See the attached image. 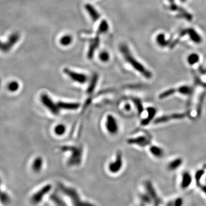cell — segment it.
Masks as SVG:
<instances>
[{"label": "cell", "instance_id": "6da1fadb", "mask_svg": "<svg viewBox=\"0 0 206 206\" xmlns=\"http://www.w3.org/2000/svg\"><path fill=\"white\" fill-rule=\"evenodd\" d=\"M57 189L71 206H96L94 203L83 199L75 188L59 183Z\"/></svg>", "mask_w": 206, "mask_h": 206}, {"label": "cell", "instance_id": "7a4b0ae2", "mask_svg": "<svg viewBox=\"0 0 206 206\" xmlns=\"http://www.w3.org/2000/svg\"><path fill=\"white\" fill-rule=\"evenodd\" d=\"M119 48L120 52L123 56L124 57L125 61L130 64L135 70L139 72L140 73H141L146 78L152 77V73H151L148 69H147L142 64L139 63V61L133 57L128 46L125 44H121Z\"/></svg>", "mask_w": 206, "mask_h": 206}, {"label": "cell", "instance_id": "3957f363", "mask_svg": "<svg viewBox=\"0 0 206 206\" xmlns=\"http://www.w3.org/2000/svg\"><path fill=\"white\" fill-rule=\"evenodd\" d=\"M61 150L63 152L70 151L71 155L68 160L69 166H78L82 163V149L77 146H63Z\"/></svg>", "mask_w": 206, "mask_h": 206}, {"label": "cell", "instance_id": "277c9868", "mask_svg": "<svg viewBox=\"0 0 206 206\" xmlns=\"http://www.w3.org/2000/svg\"><path fill=\"white\" fill-rule=\"evenodd\" d=\"M51 190L52 185H46L43 186L42 188L39 189L32 195L30 197V202L33 205L39 204L43 202L45 198H46L45 196L49 194Z\"/></svg>", "mask_w": 206, "mask_h": 206}, {"label": "cell", "instance_id": "5b68a950", "mask_svg": "<svg viewBox=\"0 0 206 206\" xmlns=\"http://www.w3.org/2000/svg\"><path fill=\"white\" fill-rule=\"evenodd\" d=\"M50 202L53 206H69V203L60 192H54L49 195Z\"/></svg>", "mask_w": 206, "mask_h": 206}, {"label": "cell", "instance_id": "8992f818", "mask_svg": "<svg viewBox=\"0 0 206 206\" xmlns=\"http://www.w3.org/2000/svg\"><path fill=\"white\" fill-rule=\"evenodd\" d=\"M20 35L18 33H14L9 36L6 43H2L0 41V50L4 52H7L18 42L20 39Z\"/></svg>", "mask_w": 206, "mask_h": 206}, {"label": "cell", "instance_id": "52a82bcc", "mask_svg": "<svg viewBox=\"0 0 206 206\" xmlns=\"http://www.w3.org/2000/svg\"><path fill=\"white\" fill-rule=\"evenodd\" d=\"M63 71L64 73L71 78L73 81L80 84H84L88 79V76L85 74L73 71L68 68H64Z\"/></svg>", "mask_w": 206, "mask_h": 206}, {"label": "cell", "instance_id": "ba28073f", "mask_svg": "<svg viewBox=\"0 0 206 206\" xmlns=\"http://www.w3.org/2000/svg\"><path fill=\"white\" fill-rule=\"evenodd\" d=\"M40 99L43 105L46 107L52 114L54 115L59 114V108L57 107V104L54 103L52 100L50 98L47 94L43 93L40 96Z\"/></svg>", "mask_w": 206, "mask_h": 206}, {"label": "cell", "instance_id": "9c48e42d", "mask_svg": "<svg viewBox=\"0 0 206 206\" xmlns=\"http://www.w3.org/2000/svg\"><path fill=\"white\" fill-rule=\"evenodd\" d=\"M145 187L146 191H147V194L149 195L152 200H153V202L155 203V206H158L159 204L161 203V200L157 195L152 185L149 181H146L145 183Z\"/></svg>", "mask_w": 206, "mask_h": 206}, {"label": "cell", "instance_id": "30bf717a", "mask_svg": "<svg viewBox=\"0 0 206 206\" xmlns=\"http://www.w3.org/2000/svg\"><path fill=\"white\" fill-rule=\"evenodd\" d=\"M123 166L122 160V154L120 152H118L116 155V160L114 162L110 163L109 164L108 169L112 173H117L121 170Z\"/></svg>", "mask_w": 206, "mask_h": 206}, {"label": "cell", "instance_id": "8fae6325", "mask_svg": "<svg viewBox=\"0 0 206 206\" xmlns=\"http://www.w3.org/2000/svg\"><path fill=\"white\" fill-rule=\"evenodd\" d=\"M106 128L108 132L112 135L117 133L118 131V125L116 120L113 116L110 115H109L107 116Z\"/></svg>", "mask_w": 206, "mask_h": 206}, {"label": "cell", "instance_id": "7c38bea8", "mask_svg": "<svg viewBox=\"0 0 206 206\" xmlns=\"http://www.w3.org/2000/svg\"><path fill=\"white\" fill-rule=\"evenodd\" d=\"M100 42V40L99 35L97 34L94 38L90 40V44L87 54V56L89 59H92L93 57L95 50L99 46Z\"/></svg>", "mask_w": 206, "mask_h": 206}, {"label": "cell", "instance_id": "4fadbf2b", "mask_svg": "<svg viewBox=\"0 0 206 206\" xmlns=\"http://www.w3.org/2000/svg\"><path fill=\"white\" fill-rule=\"evenodd\" d=\"M127 143L129 144H136L141 147H144L149 144V141L147 137L142 136L136 138L129 139L127 140Z\"/></svg>", "mask_w": 206, "mask_h": 206}, {"label": "cell", "instance_id": "5bb4252c", "mask_svg": "<svg viewBox=\"0 0 206 206\" xmlns=\"http://www.w3.org/2000/svg\"><path fill=\"white\" fill-rule=\"evenodd\" d=\"M85 10L88 13L91 19L93 22L97 21L100 18V14L96 8L90 4H85Z\"/></svg>", "mask_w": 206, "mask_h": 206}, {"label": "cell", "instance_id": "9a60e30c", "mask_svg": "<svg viewBox=\"0 0 206 206\" xmlns=\"http://www.w3.org/2000/svg\"><path fill=\"white\" fill-rule=\"evenodd\" d=\"M192 178L191 175L188 172H185L181 176L180 187L182 190H186L192 183Z\"/></svg>", "mask_w": 206, "mask_h": 206}, {"label": "cell", "instance_id": "2e32d148", "mask_svg": "<svg viewBox=\"0 0 206 206\" xmlns=\"http://www.w3.org/2000/svg\"><path fill=\"white\" fill-rule=\"evenodd\" d=\"M57 107L61 110H75L78 109L80 106L79 103H67L60 101L57 104Z\"/></svg>", "mask_w": 206, "mask_h": 206}, {"label": "cell", "instance_id": "e0dca14e", "mask_svg": "<svg viewBox=\"0 0 206 206\" xmlns=\"http://www.w3.org/2000/svg\"><path fill=\"white\" fill-rule=\"evenodd\" d=\"M98 80H99V75H98L97 73H95L92 75L91 80L90 81V83H89L88 88L87 91V93H88V94L90 95V94H92L94 90H95V88H96Z\"/></svg>", "mask_w": 206, "mask_h": 206}, {"label": "cell", "instance_id": "ac0fdd59", "mask_svg": "<svg viewBox=\"0 0 206 206\" xmlns=\"http://www.w3.org/2000/svg\"><path fill=\"white\" fill-rule=\"evenodd\" d=\"M43 159L40 157H37L34 160L32 163V170L36 173H38L41 170V169L43 168Z\"/></svg>", "mask_w": 206, "mask_h": 206}, {"label": "cell", "instance_id": "d6986e66", "mask_svg": "<svg viewBox=\"0 0 206 206\" xmlns=\"http://www.w3.org/2000/svg\"><path fill=\"white\" fill-rule=\"evenodd\" d=\"M184 116H185L184 114H174V115H170V116H164L158 118L155 122L157 123H164V122L169 121V120H170L171 119H182L183 117H184Z\"/></svg>", "mask_w": 206, "mask_h": 206}, {"label": "cell", "instance_id": "ffe728a7", "mask_svg": "<svg viewBox=\"0 0 206 206\" xmlns=\"http://www.w3.org/2000/svg\"><path fill=\"white\" fill-rule=\"evenodd\" d=\"M187 34H188L194 43L199 44L202 42V38L194 29H187Z\"/></svg>", "mask_w": 206, "mask_h": 206}, {"label": "cell", "instance_id": "44dd1931", "mask_svg": "<svg viewBox=\"0 0 206 206\" xmlns=\"http://www.w3.org/2000/svg\"><path fill=\"white\" fill-rule=\"evenodd\" d=\"M108 30H109V24L108 22L105 20H103L100 23L96 34L100 36V35L106 33L108 31Z\"/></svg>", "mask_w": 206, "mask_h": 206}, {"label": "cell", "instance_id": "7402d4cb", "mask_svg": "<svg viewBox=\"0 0 206 206\" xmlns=\"http://www.w3.org/2000/svg\"><path fill=\"white\" fill-rule=\"evenodd\" d=\"M147 112H148V117H147V118L143 119L141 122V124L143 125H146L148 124L149 122L151 121V120H152L153 117H154L155 115L156 114L155 109L153 108L152 107L148 108H147Z\"/></svg>", "mask_w": 206, "mask_h": 206}, {"label": "cell", "instance_id": "603a6c76", "mask_svg": "<svg viewBox=\"0 0 206 206\" xmlns=\"http://www.w3.org/2000/svg\"><path fill=\"white\" fill-rule=\"evenodd\" d=\"M150 152L152 153L153 156L156 157L160 158L163 157V150L158 146H152L149 148Z\"/></svg>", "mask_w": 206, "mask_h": 206}, {"label": "cell", "instance_id": "cb8c5ba5", "mask_svg": "<svg viewBox=\"0 0 206 206\" xmlns=\"http://www.w3.org/2000/svg\"><path fill=\"white\" fill-rule=\"evenodd\" d=\"M183 163V160L180 158H177L175 160L171 161L170 163L168 164V169L170 171H175L178 168L181 166Z\"/></svg>", "mask_w": 206, "mask_h": 206}, {"label": "cell", "instance_id": "d4e9b609", "mask_svg": "<svg viewBox=\"0 0 206 206\" xmlns=\"http://www.w3.org/2000/svg\"><path fill=\"white\" fill-rule=\"evenodd\" d=\"M73 41V37L70 35H65L62 36L60 40V43L61 45L64 46H67L69 45Z\"/></svg>", "mask_w": 206, "mask_h": 206}, {"label": "cell", "instance_id": "484cf974", "mask_svg": "<svg viewBox=\"0 0 206 206\" xmlns=\"http://www.w3.org/2000/svg\"><path fill=\"white\" fill-rule=\"evenodd\" d=\"M11 198L9 194L6 192L1 191L0 192V202L3 205H8L11 203Z\"/></svg>", "mask_w": 206, "mask_h": 206}, {"label": "cell", "instance_id": "4316f807", "mask_svg": "<svg viewBox=\"0 0 206 206\" xmlns=\"http://www.w3.org/2000/svg\"><path fill=\"white\" fill-rule=\"evenodd\" d=\"M20 87L19 83L17 81L10 82L7 85V88L11 92H16L18 91Z\"/></svg>", "mask_w": 206, "mask_h": 206}, {"label": "cell", "instance_id": "83f0119b", "mask_svg": "<svg viewBox=\"0 0 206 206\" xmlns=\"http://www.w3.org/2000/svg\"><path fill=\"white\" fill-rule=\"evenodd\" d=\"M177 92L176 89H174V88H171V89H168L164 91L162 93H161L160 95H159V97L160 99H166L169 96L172 95L174 93Z\"/></svg>", "mask_w": 206, "mask_h": 206}, {"label": "cell", "instance_id": "f1b7e54d", "mask_svg": "<svg viewBox=\"0 0 206 206\" xmlns=\"http://www.w3.org/2000/svg\"><path fill=\"white\" fill-rule=\"evenodd\" d=\"M177 92L183 95H189L192 92V88L189 86H182L176 89Z\"/></svg>", "mask_w": 206, "mask_h": 206}, {"label": "cell", "instance_id": "f546056e", "mask_svg": "<svg viewBox=\"0 0 206 206\" xmlns=\"http://www.w3.org/2000/svg\"><path fill=\"white\" fill-rule=\"evenodd\" d=\"M187 61H188V63L191 65L196 64L197 63L199 62V56L197 54H191L188 56Z\"/></svg>", "mask_w": 206, "mask_h": 206}, {"label": "cell", "instance_id": "4dcf8cb0", "mask_svg": "<svg viewBox=\"0 0 206 206\" xmlns=\"http://www.w3.org/2000/svg\"><path fill=\"white\" fill-rule=\"evenodd\" d=\"M157 42L160 46H166L168 45V41H167L165 39V36L163 34H159L157 37Z\"/></svg>", "mask_w": 206, "mask_h": 206}, {"label": "cell", "instance_id": "1f68e13d", "mask_svg": "<svg viewBox=\"0 0 206 206\" xmlns=\"http://www.w3.org/2000/svg\"><path fill=\"white\" fill-rule=\"evenodd\" d=\"M132 101L134 103L135 105V107L137 108L138 110V112L139 113V115L142 113L143 112V107L142 103V101L138 99H136V98H133L132 99Z\"/></svg>", "mask_w": 206, "mask_h": 206}, {"label": "cell", "instance_id": "d6a6232c", "mask_svg": "<svg viewBox=\"0 0 206 206\" xmlns=\"http://www.w3.org/2000/svg\"><path fill=\"white\" fill-rule=\"evenodd\" d=\"M66 131V128L63 124L57 125L54 128V132L57 135H63Z\"/></svg>", "mask_w": 206, "mask_h": 206}, {"label": "cell", "instance_id": "836d02e7", "mask_svg": "<svg viewBox=\"0 0 206 206\" xmlns=\"http://www.w3.org/2000/svg\"><path fill=\"white\" fill-rule=\"evenodd\" d=\"M100 60L104 63H106L110 60V54L107 52V51H103L101 53H100L99 55Z\"/></svg>", "mask_w": 206, "mask_h": 206}, {"label": "cell", "instance_id": "e575fe53", "mask_svg": "<svg viewBox=\"0 0 206 206\" xmlns=\"http://www.w3.org/2000/svg\"><path fill=\"white\" fill-rule=\"evenodd\" d=\"M204 175V171L203 170H199L196 172L195 175V180L196 181V184L199 185L200 183V181L201 178H202L203 176Z\"/></svg>", "mask_w": 206, "mask_h": 206}, {"label": "cell", "instance_id": "d590c367", "mask_svg": "<svg viewBox=\"0 0 206 206\" xmlns=\"http://www.w3.org/2000/svg\"><path fill=\"white\" fill-rule=\"evenodd\" d=\"M183 203V199L180 198H178L174 202V206H182Z\"/></svg>", "mask_w": 206, "mask_h": 206}, {"label": "cell", "instance_id": "8d00e7d4", "mask_svg": "<svg viewBox=\"0 0 206 206\" xmlns=\"http://www.w3.org/2000/svg\"><path fill=\"white\" fill-rule=\"evenodd\" d=\"M125 110L128 111V110H130L131 107H130V105L129 104H126L125 106Z\"/></svg>", "mask_w": 206, "mask_h": 206}, {"label": "cell", "instance_id": "74e56055", "mask_svg": "<svg viewBox=\"0 0 206 206\" xmlns=\"http://www.w3.org/2000/svg\"><path fill=\"white\" fill-rule=\"evenodd\" d=\"M202 190L203 192L206 195V185H204L202 187Z\"/></svg>", "mask_w": 206, "mask_h": 206}, {"label": "cell", "instance_id": "f35d334b", "mask_svg": "<svg viewBox=\"0 0 206 206\" xmlns=\"http://www.w3.org/2000/svg\"><path fill=\"white\" fill-rule=\"evenodd\" d=\"M169 1L170 2L171 5H172V4H174V0H169Z\"/></svg>", "mask_w": 206, "mask_h": 206}, {"label": "cell", "instance_id": "ab89813d", "mask_svg": "<svg viewBox=\"0 0 206 206\" xmlns=\"http://www.w3.org/2000/svg\"><path fill=\"white\" fill-rule=\"evenodd\" d=\"M180 1H181L182 2H185V1L186 0H180Z\"/></svg>", "mask_w": 206, "mask_h": 206}, {"label": "cell", "instance_id": "60d3db41", "mask_svg": "<svg viewBox=\"0 0 206 206\" xmlns=\"http://www.w3.org/2000/svg\"><path fill=\"white\" fill-rule=\"evenodd\" d=\"M1 182H0V185H1ZM1 191V187H0V192Z\"/></svg>", "mask_w": 206, "mask_h": 206}, {"label": "cell", "instance_id": "b9f144b4", "mask_svg": "<svg viewBox=\"0 0 206 206\" xmlns=\"http://www.w3.org/2000/svg\"><path fill=\"white\" fill-rule=\"evenodd\" d=\"M0 182H1V179H0Z\"/></svg>", "mask_w": 206, "mask_h": 206}, {"label": "cell", "instance_id": "7bdbcfd3", "mask_svg": "<svg viewBox=\"0 0 206 206\" xmlns=\"http://www.w3.org/2000/svg\"><path fill=\"white\" fill-rule=\"evenodd\" d=\"M141 206V205H140V206Z\"/></svg>", "mask_w": 206, "mask_h": 206}, {"label": "cell", "instance_id": "ee69618b", "mask_svg": "<svg viewBox=\"0 0 206 206\" xmlns=\"http://www.w3.org/2000/svg\"><path fill=\"white\" fill-rule=\"evenodd\" d=\"M0 84H1V82H0Z\"/></svg>", "mask_w": 206, "mask_h": 206}]
</instances>
